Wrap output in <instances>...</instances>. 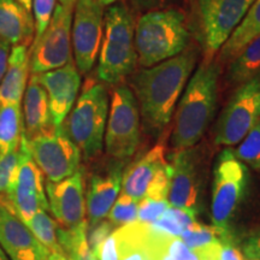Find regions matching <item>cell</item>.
<instances>
[{
	"instance_id": "obj_1",
	"label": "cell",
	"mask_w": 260,
	"mask_h": 260,
	"mask_svg": "<svg viewBox=\"0 0 260 260\" xmlns=\"http://www.w3.org/2000/svg\"><path fill=\"white\" fill-rule=\"evenodd\" d=\"M197 60V48L187 47L176 57L151 68H142L130 80L144 130L152 138H159L170 123Z\"/></svg>"
},
{
	"instance_id": "obj_2",
	"label": "cell",
	"mask_w": 260,
	"mask_h": 260,
	"mask_svg": "<svg viewBox=\"0 0 260 260\" xmlns=\"http://www.w3.org/2000/svg\"><path fill=\"white\" fill-rule=\"evenodd\" d=\"M220 71L218 60H204L187 82L177 105L171 134V146L176 151L194 147L212 121Z\"/></svg>"
},
{
	"instance_id": "obj_3",
	"label": "cell",
	"mask_w": 260,
	"mask_h": 260,
	"mask_svg": "<svg viewBox=\"0 0 260 260\" xmlns=\"http://www.w3.org/2000/svg\"><path fill=\"white\" fill-rule=\"evenodd\" d=\"M186 16L177 10H152L140 17L135 27L138 63L151 68L178 56L189 44Z\"/></svg>"
},
{
	"instance_id": "obj_4",
	"label": "cell",
	"mask_w": 260,
	"mask_h": 260,
	"mask_svg": "<svg viewBox=\"0 0 260 260\" xmlns=\"http://www.w3.org/2000/svg\"><path fill=\"white\" fill-rule=\"evenodd\" d=\"M135 24L124 4H113L104 15V35L99 51L98 79L118 84L135 70Z\"/></svg>"
},
{
	"instance_id": "obj_5",
	"label": "cell",
	"mask_w": 260,
	"mask_h": 260,
	"mask_svg": "<svg viewBox=\"0 0 260 260\" xmlns=\"http://www.w3.org/2000/svg\"><path fill=\"white\" fill-rule=\"evenodd\" d=\"M107 117L109 93L105 84L88 80L75 103L63 128L86 160H92L103 152Z\"/></svg>"
},
{
	"instance_id": "obj_6",
	"label": "cell",
	"mask_w": 260,
	"mask_h": 260,
	"mask_svg": "<svg viewBox=\"0 0 260 260\" xmlns=\"http://www.w3.org/2000/svg\"><path fill=\"white\" fill-rule=\"evenodd\" d=\"M248 182L247 165L236 157L232 148L223 149L213 170L211 216L214 225L230 228V222L247 193Z\"/></svg>"
},
{
	"instance_id": "obj_7",
	"label": "cell",
	"mask_w": 260,
	"mask_h": 260,
	"mask_svg": "<svg viewBox=\"0 0 260 260\" xmlns=\"http://www.w3.org/2000/svg\"><path fill=\"white\" fill-rule=\"evenodd\" d=\"M140 110L138 100L129 87L121 84L113 89L107 117L106 153L116 160L125 161L140 144Z\"/></svg>"
},
{
	"instance_id": "obj_8",
	"label": "cell",
	"mask_w": 260,
	"mask_h": 260,
	"mask_svg": "<svg viewBox=\"0 0 260 260\" xmlns=\"http://www.w3.org/2000/svg\"><path fill=\"white\" fill-rule=\"evenodd\" d=\"M260 118V73L240 83L217 122V145L235 146Z\"/></svg>"
},
{
	"instance_id": "obj_9",
	"label": "cell",
	"mask_w": 260,
	"mask_h": 260,
	"mask_svg": "<svg viewBox=\"0 0 260 260\" xmlns=\"http://www.w3.org/2000/svg\"><path fill=\"white\" fill-rule=\"evenodd\" d=\"M74 6L56 5L42 37L29 47L30 74L39 75L64 67L71 57V25Z\"/></svg>"
},
{
	"instance_id": "obj_10",
	"label": "cell",
	"mask_w": 260,
	"mask_h": 260,
	"mask_svg": "<svg viewBox=\"0 0 260 260\" xmlns=\"http://www.w3.org/2000/svg\"><path fill=\"white\" fill-rule=\"evenodd\" d=\"M27 146L35 164L47 181L65 180L80 169L82 154L65 133L63 125L27 139Z\"/></svg>"
},
{
	"instance_id": "obj_11",
	"label": "cell",
	"mask_w": 260,
	"mask_h": 260,
	"mask_svg": "<svg viewBox=\"0 0 260 260\" xmlns=\"http://www.w3.org/2000/svg\"><path fill=\"white\" fill-rule=\"evenodd\" d=\"M254 0H198L205 60L213 59L245 18Z\"/></svg>"
},
{
	"instance_id": "obj_12",
	"label": "cell",
	"mask_w": 260,
	"mask_h": 260,
	"mask_svg": "<svg viewBox=\"0 0 260 260\" xmlns=\"http://www.w3.org/2000/svg\"><path fill=\"white\" fill-rule=\"evenodd\" d=\"M104 6L98 0H76L74 5L71 45L80 74L92 70L104 35Z\"/></svg>"
},
{
	"instance_id": "obj_13",
	"label": "cell",
	"mask_w": 260,
	"mask_h": 260,
	"mask_svg": "<svg viewBox=\"0 0 260 260\" xmlns=\"http://www.w3.org/2000/svg\"><path fill=\"white\" fill-rule=\"evenodd\" d=\"M48 207L63 228H74L83 223L86 216L83 169L59 182L47 181L45 184Z\"/></svg>"
},
{
	"instance_id": "obj_14",
	"label": "cell",
	"mask_w": 260,
	"mask_h": 260,
	"mask_svg": "<svg viewBox=\"0 0 260 260\" xmlns=\"http://www.w3.org/2000/svg\"><path fill=\"white\" fill-rule=\"evenodd\" d=\"M168 201L170 206L197 213L200 205V175L193 147L180 149L171 158Z\"/></svg>"
},
{
	"instance_id": "obj_15",
	"label": "cell",
	"mask_w": 260,
	"mask_h": 260,
	"mask_svg": "<svg viewBox=\"0 0 260 260\" xmlns=\"http://www.w3.org/2000/svg\"><path fill=\"white\" fill-rule=\"evenodd\" d=\"M38 81L46 90L53 125L60 126L76 103L81 87V74L75 60L58 69L37 75Z\"/></svg>"
},
{
	"instance_id": "obj_16",
	"label": "cell",
	"mask_w": 260,
	"mask_h": 260,
	"mask_svg": "<svg viewBox=\"0 0 260 260\" xmlns=\"http://www.w3.org/2000/svg\"><path fill=\"white\" fill-rule=\"evenodd\" d=\"M0 247L11 260H46L50 252L0 201Z\"/></svg>"
},
{
	"instance_id": "obj_17",
	"label": "cell",
	"mask_w": 260,
	"mask_h": 260,
	"mask_svg": "<svg viewBox=\"0 0 260 260\" xmlns=\"http://www.w3.org/2000/svg\"><path fill=\"white\" fill-rule=\"evenodd\" d=\"M103 172H96L90 177L87 191L86 210L88 224H94L107 217L110 210L118 198L122 187L124 161L116 160Z\"/></svg>"
},
{
	"instance_id": "obj_18",
	"label": "cell",
	"mask_w": 260,
	"mask_h": 260,
	"mask_svg": "<svg viewBox=\"0 0 260 260\" xmlns=\"http://www.w3.org/2000/svg\"><path fill=\"white\" fill-rule=\"evenodd\" d=\"M168 165L164 146H154L123 174L122 193L138 203L141 201L146 197L149 186Z\"/></svg>"
},
{
	"instance_id": "obj_19",
	"label": "cell",
	"mask_w": 260,
	"mask_h": 260,
	"mask_svg": "<svg viewBox=\"0 0 260 260\" xmlns=\"http://www.w3.org/2000/svg\"><path fill=\"white\" fill-rule=\"evenodd\" d=\"M23 124L24 136L30 139L56 129L51 118L46 90L38 81L37 75H30L24 92Z\"/></svg>"
},
{
	"instance_id": "obj_20",
	"label": "cell",
	"mask_w": 260,
	"mask_h": 260,
	"mask_svg": "<svg viewBox=\"0 0 260 260\" xmlns=\"http://www.w3.org/2000/svg\"><path fill=\"white\" fill-rule=\"evenodd\" d=\"M34 18L17 0H0V39L12 46L30 47L34 40Z\"/></svg>"
},
{
	"instance_id": "obj_21",
	"label": "cell",
	"mask_w": 260,
	"mask_h": 260,
	"mask_svg": "<svg viewBox=\"0 0 260 260\" xmlns=\"http://www.w3.org/2000/svg\"><path fill=\"white\" fill-rule=\"evenodd\" d=\"M29 47L25 45H16L11 48L8 69L0 83V105L21 104L28 86L29 73Z\"/></svg>"
},
{
	"instance_id": "obj_22",
	"label": "cell",
	"mask_w": 260,
	"mask_h": 260,
	"mask_svg": "<svg viewBox=\"0 0 260 260\" xmlns=\"http://www.w3.org/2000/svg\"><path fill=\"white\" fill-rule=\"evenodd\" d=\"M260 35V0H254L245 18L219 50V61H230L249 41Z\"/></svg>"
},
{
	"instance_id": "obj_23",
	"label": "cell",
	"mask_w": 260,
	"mask_h": 260,
	"mask_svg": "<svg viewBox=\"0 0 260 260\" xmlns=\"http://www.w3.org/2000/svg\"><path fill=\"white\" fill-rule=\"evenodd\" d=\"M23 133L24 124L21 104L0 105V154L18 149Z\"/></svg>"
},
{
	"instance_id": "obj_24",
	"label": "cell",
	"mask_w": 260,
	"mask_h": 260,
	"mask_svg": "<svg viewBox=\"0 0 260 260\" xmlns=\"http://www.w3.org/2000/svg\"><path fill=\"white\" fill-rule=\"evenodd\" d=\"M260 73V35L253 39L230 60L228 80L232 83H242Z\"/></svg>"
},
{
	"instance_id": "obj_25",
	"label": "cell",
	"mask_w": 260,
	"mask_h": 260,
	"mask_svg": "<svg viewBox=\"0 0 260 260\" xmlns=\"http://www.w3.org/2000/svg\"><path fill=\"white\" fill-rule=\"evenodd\" d=\"M57 237L64 254L71 260H99L89 248L87 241L86 220L74 228L58 225Z\"/></svg>"
},
{
	"instance_id": "obj_26",
	"label": "cell",
	"mask_w": 260,
	"mask_h": 260,
	"mask_svg": "<svg viewBox=\"0 0 260 260\" xmlns=\"http://www.w3.org/2000/svg\"><path fill=\"white\" fill-rule=\"evenodd\" d=\"M32 235L50 253H64L58 242V224L48 216L46 210L38 211L28 222L24 223Z\"/></svg>"
},
{
	"instance_id": "obj_27",
	"label": "cell",
	"mask_w": 260,
	"mask_h": 260,
	"mask_svg": "<svg viewBox=\"0 0 260 260\" xmlns=\"http://www.w3.org/2000/svg\"><path fill=\"white\" fill-rule=\"evenodd\" d=\"M234 152L242 162L260 171V118Z\"/></svg>"
},
{
	"instance_id": "obj_28",
	"label": "cell",
	"mask_w": 260,
	"mask_h": 260,
	"mask_svg": "<svg viewBox=\"0 0 260 260\" xmlns=\"http://www.w3.org/2000/svg\"><path fill=\"white\" fill-rule=\"evenodd\" d=\"M139 203L125 194H121L110 210L109 220L115 226H122L138 220Z\"/></svg>"
},
{
	"instance_id": "obj_29",
	"label": "cell",
	"mask_w": 260,
	"mask_h": 260,
	"mask_svg": "<svg viewBox=\"0 0 260 260\" xmlns=\"http://www.w3.org/2000/svg\"><path fill=\"white\" fill-rule=\"evenodd\" d=\"M54 9H56V0H32L31 2L35 29L34 40H32L31 45L35 44L46 30L51 22L52 16H53Z\"/></svg>"
},
{
	"instance_id": "obj_30",
	"label": "cell",
	"mask_w": 260,
	"mask_h": 260,
	"mask_svg": "<svg viewBox=\"0 0 260 260\" xmlns=\"http://www.w3.org/2000/svg\"><path fill=\"white\" fill-rule=\"evenodd\" d=\"M18 161V149L6 154H0V194L6 193L9 188L15 183Z\"/></svg>"
},
{
	"instance_id": "obj_31",
	"label": "cell",
	"mask_w": 260,
	"mask_h": 260,
	"mask_svg": "<svg viewBox=\"0 0 260 260\" xmlns=\"http://www.w3.org/2000/svg\"><path fill=\"white\" fill-rule=\"evenodd\" d=\"M169 207H170V204H169L168 199L153 200L144 198L141 201H139L138 220L136 222L144 224L154 223L155 220L160 218Z\"/></svg>"
},
{
	"instance_id": "obj_32",
	"label": "cell",
	"mask_w": 260,
	"mask_h": 260,
	"mask_svg": "<svg viewBox=\"0 0 260 260\" xmlns=\"http://www.w3.org/2000/svg\"><path fill=\"white\" fill-rule=\"evenodd\" d=\"M113 230H115V225L109 220L103 219L94 224L87 223V241H88L89 248L92 249L94 254H98L100 246L107 237L111 235Z\"/></svg>"
},
{
	"instance_id": "obj_33",
	"label": "cell",
	"mask_w": 260,
	"mask_h": 260,
	"mask_svg": "<svg viewBox=\"0 0 260 260\" xmlns=\"http://www.w3.org/2000/svg\"><path fill=\"white\" fill-rule=\"evenodd\" d=\"M240 249L247 260H260V229L243 237Z\"/></svg>"
},
{
	"instance_id": "obj_34",
	"label": "cell",
	"mask_w": 260,
	"mask_h": 260,
	"mask_svg": "<svg viewBox=\"0 0 260 260\" xmlns=\"http://www.w3.org/2000/svg\"><path fill=\"white\" fill-rule=\"evenodd\" d=\"M149 226L158 233L167 234V235L176 236V237H180L182 235V233L184 232L183 228H182L176 220L171 218V217L167 216L165 213L162 214L160 218L155 220L154 223L149 224Z\"/></svg>"
},
{
	"instance_id": "obj_35",
	"label": "cell",
	"mask_w": 260,
	"mask_h": 260,
	"mask_svg": "<svg viewBox=\"0 0 260 260\" xmlns=\"http://www.w3.org/2000/svg\"><path fill=\"white\" fill-rule=\"evenodd\" d=\"M218 260H246L241 249L236 246L235 239L224 242L220 247Z\"/></svg>"
},
{
	"instance_id": "obj_36",
	"label": "cell",
	"mask_w": 260,
	"mask_h": 260,
	"mask_svg": "<svg viewBox=\"0 0 260 260\" xmlns=\"http://www.w3.org/2000/svg\"><path fill=\"white\" fill-rule=\"evenodd\" d=\"M12 45L10 42L0 39V83L4 79L6 69H8L10 50H11Z\"/></svg>"
},
{
	"instance_id": "obj_37",
	"label": "cell",
	"mask_w": 260,
	"mask_h": 260,
	"mask_svg": "<svg viewBox=\"0 0 260 260\" xmlns=\"http://www.w3.org/2000/svg\"><path fill=\"white\" fill-rule=\"evenodd\" d=\"M133 3V5L139 10H147L155 8L157 5H160L161 3H164L165 0H130Z\"/></svg>"
},
{
	"instance_id": "obj_38",
	"label": "cell",
	"mask_w": 260,
	"mask_h": 260,
	"mask_svg": "<svg viewBox=\"0 0 260 260\" xmlns=\"http://www.w3.org/2000/svg\"><path fill=\"white\" fill-rule=\"evenodd\" d=\"M46 260H71L69 256L65 255L64 253H50Z\"/></svg>"
},
{
	"instance_id": "obj_39",
	"label": "cell",
	"mask_w": 260,
	"mask_h": 260,
	"mask_svg": "<svg viewBox=\"0 0 260 260\" xmlns=\"http://www.w3.org/2000/svg\"><path fill=\"white\" fill-rule=\"evenodd\" d=\"M17 2L22 6H23V8L27 10L28 12L31 11V2H32V0H17Z\"/></svg>"
},
{
	"instance_id": "obj_40",
	"label": "cell",
	"mask_w": 260,
	"mask_h": 260,
	"mask_svg": "<svg viewBox=\"0 0 260 260\" xmlns=\"http://www.w3.org/2000/svg\"><path fill=\"white\" fill-rule=\"evenodd\" d=\"M98 2H99L103 6H110L113 5L117 2H119V0H98Z\"/></svg>"
},
{
	"instance_id": "obj_41",
	"label": "cell",
	"mask_w": 260,
	"mask_h": 260,
	"mask_svg": "<svg viewBox=\"0 0 260 260\" xmlns=\"http://www.w3.org/2000/svg\"><path fill=\"white\" fill-rule=\"evenodd\" d=\"M76 0H59V4L65 6H74Z\"/></svg>"
},
{
	"instance_id": "obj_42",
	"label": "cell",
	"mask_w": 260,
	"mask_h": 260,
	"mask_svg": "<svg viewBox=\"0 0 260 260\" xmlns=\"http://www.w3.org/2000/svg\"><path fill=\"white\" fill-rule=\"evenodd\" d=\"M0 260H11L8 256V254L4 252V249H3L2 247H0Z\"/></svg>"
},
{
	"instance_id": "obj_43",
	"label": "cell",
	"mask_w": 260,
	"mask_h": 260,
	"mask_svg": "<svg viewBox=\"0 0 260 260\" xmlns=\"http://www.w3.org/2000/svg\"><path fill=\"white\" fill-rule=\"evenodd\" d=\"M190 2H191V3H193V2H194V0H190Z\"/></svg>"
},
{
	"instance_id": "obj_44",
	"label": "cell",
	"mask_w": 260,
	"mask_h": 260,
	"mask_svg": "<svg viewBox=\"0 0 260 260\" xmlns=\"http://www.w3.org/2000/svg\"><path fill=\"white\" fill-rule=\"evenodd\" d=\"M246 260H247V259H246Z\"/></svg>"
}]
</instances>
